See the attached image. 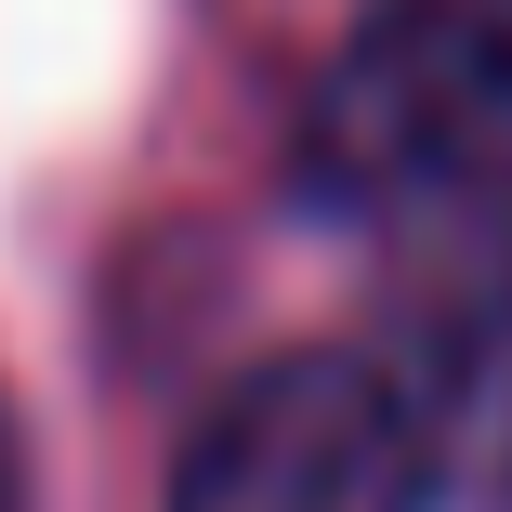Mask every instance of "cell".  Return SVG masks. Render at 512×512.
Wrapping results in <instances>:
<instances>
[{
  "mask_svg": "<svg viewBox=\"0 0 512 512\" xmlns=\"http://www.w3.org/2000/svg\"><path fill=\"white\" fill-rule=\"evenodd\" d=\"M302 184L355 224L512 211V0H368L302 106Z\"/></svg>",
  "mask_w": 512,
  "mask_h": 512,
  "instance_id": "1",
  "label": "cell"
},
{
  "mask_svg": "<svg viewBox=\"0 0 512 512\" xmlns=\"http://www.w3.org/2000/svg\"><path fill=\"white\" fill-rule=\"evenodd\" d=\"M434 499H447L434 434L368 342L263 355L250 381H224V407L171 473V512H434Z\"/></svg>",
  "mask_w": 512,
  "mask_h": 512,
  "instance_id": "2",
  "label": "cell"
},
{
  "mask_svg": "<svg viewBox=\"0 0 512 512\" xmlns=\"http://www.w3.org/2000/svg\"><path fill=\"white\" fill-rule=\"evenodd\" d=\"M368 355L421 407L447 486H512V224H460Z\"/></svg>",
  "mask_w": 512,
  "mask_h": 512,
  "instance_id": "3",
  "label": "cell"
},
{
  "mask_svg": "<svg viewBox=\"0 0 512 512\" xmlns=\"http://www.w3.org/2000/svg\"><path fill=\"white\" fill-rule=\"evenodd\" d=\"M0 512H40V499H27V434H14V407H0Z\"/></svg>",
  "mask_w": 512,
  "mask_h": 512,
  "instance_id": "4",
  "label": "cell"
}]
</instances>
